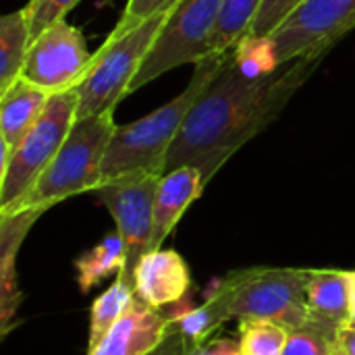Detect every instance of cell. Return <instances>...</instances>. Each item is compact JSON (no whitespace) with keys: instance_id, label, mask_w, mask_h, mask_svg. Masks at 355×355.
<instances>
[{"instance_id":"1","label":"cell","mask_w":355,"mask_h":355,"mask_svg":"<svg viewBox=\"0 0 355 355\" xmlns=\"http://www.w3.org/2000/svg\"><path fill=\"white\" fill-rule=\"evenodd\" d=\"M324 56H304L270 75L252 77L235 64L231 52L191 106L168 150L166 171L193 166L208 185L233 154L283 112Z\"/></svg>"},{"instance_id":"2","label":"cell","mask_w":355,"mask_h":355,"mask_svg":"<svg viewBox=\"0 0 355 355\" xmlns=\"http://www.w3.org/2000/svg\"><path fill=\"white\" fill-rule=\"evenodd\" d=\"M229 54L231 52L210 54L196 62L189 85L177 98L133 123L116 125L102 162V179L110 181L129 173H152L162 177L166 171L168 150L175 144L191 106L210 79L223 69Z\"/></svg>"},{"instance_id":"3","label":"cell","mask_w":355,"mask_h":355,"mask_svg":"<svg viewBox=\"0 0 355 355\" xmlns=\"http://www.w3.org/2000/svg\"><path fill=\"white\" fill-rule=\"evenodd\" d=\"M114 112L92 114L77 119L71 127L64 144L40 175L35 185L10 208L0 210V214L29 210V208H52L54 204L85 193L96 191L102 185V162L116 129Z\"/></svg>"},{"instance_id":"4","label":"cell","mask_w":355,"mask_h":355,"mask_svg":"<svg viewBox=\"0 0 355 355\" xmlns=\"http://www.w3.org/2000/svg\"><path fill=\"white\" fill-rule=\"evenodd\" d=\"M306 268L252 266L229 272L212 291L229 318L262 320L297 331L310 320Z\"/></svg>"},{"instance_id":"5","label":"cell","mask_w":355,"mask_h":355,"mask_svg":"<svg viewBox=\"0 0 355 355\" xmlns=\"http://www.w3.org/2000/svg\"><path fill=\"white\" fill-rule=\"evenodd\" d=\"M173 6L139 21L125 31H112L104 46L94 52V60L83 81L75 87L79 98L77 119L114 112L119 102L131 94V83Z\"/></svg>"},{"instance_id":"6","label":"cell","mask_w":355,"mask_h":355,"mask_svg":"<svg viewBox=\"0 0 355 355\" xmlns=\"http://www.w3.org/2000/svg\"><path fill=\"white\" fill-rule=\"evenodd\" d=\"M77 89L52 94L42 116L12 148L0 146V210L17 204L40 179L77 121Z\"/></svg>"},{"instance_id":"7","label":"cell","mask_w":355,"mask_h":355,"mask_svg":"<svg viewBox=\"0 0 355 355\" xmlns=\"http://www.w3.org/2000/svg\"><path fill=\"white\" fill-rule=\"evenodd\" d=\"M223 2L225 0H179L148 50L131 83V92L181 64H196L210 56Z\"/></svg>"},{"instance_id":"8","label":"cell","mask_w":355,"mask_h":355,"mask_svg":"<svg viewBox=\"0 0 355 355\" xmlns=\"http://www.w3.org/2000/svg\"><path fill=\"white\" fill-rule=\"evenodd\" d=\"M160 175L129 173L104 181L94 193L110 212L116 231L125 241V268L121 277L135 289V268L150 252L154 202Z\"/></svg>"},{"instance_id":"9","label":"cell","mask_w":355,"mask_h":355,"mask_svg":"<svg viewBox=\"0 0 355 355\" xmlns=\"http://www.w3.org/2000/svg\"><path fill=\"white\" fill-rule=\"evenodd\" d=\"M355 29V0H306L270 35L281 67L304 58L329 54L331 48Z\"/></svg>"},{"instance_id":"10","label":"cell","mask_w":355,"mask_h":355,"mask_svg":"<svg viewBox=\"0 0 355 355\" xmlns=\"http://www.w3.org/2000/svg\"><path fill=\"white\" fill-rule=\"evenodd\" d=\"M92 60L94 54L83 33L67 19H60L31 40L21 77L48 94H58L77 87Z\"/></svg>"},{"instance_id":"11","label":"cell","mask_w":355,"mask_h":355,"mask_svg":"<svg viewBox=\"0 0 355 355\" xmlns=\"http://www.w3.org/2000/svg\"><path fill=\"white\" fill-rule=\"evenodd\" d=\"M173 331L171 316H162L156 308L135 295L127 312L96 347L87 349V355H150Z\"/></svg>"},{"instance_id":"12","label":"cell","mask_w":355,"mask_h":355,"mask_svg":"<svg viewBox=\"0 0 355 355\" xmlns=\"http://www.w3.org/2000/svg\"><path fill=\"white\" fill-rule=\"evenodd\" d=\"M133 283L135 295L148 306L160 310L183 300L191 285V272L181 254L160 248L141 258Z\"/></svg>"},{"instance_id":"13","label":"cell","mask_w":355,"mask_h":355,"mask_svg":"<svg viewBox=\"0 0 355 355\" xmlns=\"http://www.w3.org/2000/svg\"><path fill=\"white\" fill-rule=\"evenodd\" d=\"M204 177L193 166H179L160 177L154 202L150 252L162 248L164 239L171 235L185 210L204 193Z\"/></svg>"},{"instance_id":"14","label":"cell","mask_w":355,"mask_h":355,"mask_svg":"<svg viewBox=\"0 0 355 355\" xmlns=\"http://www.w3.org/2000/svg\"><path fill=\"white\" fill-rule=\"evenodd\" d=\"M44 208H29L19 212L0 214V327L2 337L15 327L17 308L21 302V293L17 287V254L27 237L33 223L44 214Z\"/></svg>"},{"instance_id":"15","label":"cell","mask_w":355,"mask_h":355,"mask_svg":"<svg viewBox=\"0 0 355 355\" xmlns=\"http://www.w3.org/2000/svg\"><path fill=\"white\" fill-rule=\"evenodd\" d=\"M308 324H314L329 335L345 327L349 316V272L347 270H308L306 285Z\"/></svg>"},{"instance_id":"16","label":"cell","mask_w":355,"mask_h":355,"mask_svg":"<svg viewBox=\"0 0 355 355\" xmlns=\"http://www.w3.org/2000/svg\"><path fill=\"white\" fill-rule=\"evenodd\" d=\"M50 96L25 77H17L0 92V146L12 150L37 123Z\"/></svg>"},{"instance_id":"17","label":"cell","mask_w":355,"mask_h":355,"mask_svg":"<svg viewBox=\"0 0 355 355\" xmlns=\"http://www.w3.org/2000/svg\"><path fill=\"white\" fill-rule=\"evenodd\" d=\"M79 291L87 293L108 277H119L125 268V241L119 231L104 235V239L75 260Z\"/></svg>"},{"instance_id":"18","label":"cell","mask_w":355,"mask_h":355,"mask_svg":"<svg viewBox=\"0 0 355 355\" xmlns=\"http://www.w3.org/2000/svg\"><path fill=\"white\" fill-rule=\"evenodd\" d=\"M31 44V29L25 6L0 19V92H4L17 77H21L27 50Z\"/></svg>"},{"instance_id":"19","label":"cell","mask_w":355,"mask_h":355,"mask_svg":"<svg viewBox=\"0 0 355 355\" xmlns=\"http://www.w3.org/2000/svg\"><path fill=\"white\" fill-rule=\"evenodd\" d=\"M133 300H135V289L121 275L114 277V283L102 295H98L96 302L92 304L87 349L96 347L104 339V335L127 312V308L131 306Z\"/></svg>"},{"instance_id":"20","label":"cell","mask_w":355,"mask_h":355,"mask_svg":"<svg viewBox=\"0 0 355 355\" xmlns=\"http://www.w3.org/2000/svg\"><path fill=\"white\" fill-rule=\"evenodd\" d=\"M227 320H231V318L227 316L225 308L220 306V302L212 293L208 295V300L202 306L189 308V310H183V312L171 316L173 329L179 331L181 335H185L198 347L206 345L212 339V335Z\"/></svg>"},{"instance_id":"21","label":"cell","mask_w":355,"mask_h":355,"mask_svg":"<svg viewBox=\"0 0 355 355\" xmlns=\"http://www.w3.org/2000/svg\"><path fill=\"white\" fill-rule=\"evenodd\" d=\"M262 0H225L220 21L214 35L212 54H225L235 48V44L245 37L254 25Z\"/></svg>"},{"instance_id":"22","label":"cell","mask_w":355,"mask_h":355,"mask_svg":"<svg viewBox=\"0 0 355 355\" xmlns=\"http://www.w3.org/2000/svg\"><path fill=\"white\" fill-rule=\"evenodd\" d=\"M233 52V60L235 64L252 75V77H260V75H270L275 71L281 69V62L277 58L275 52V44L270 40V35H245L241 37Z\"/></svg>"},{"instance_id":"23","label":"cell","mask_w":355,"mask_h":355,"mask_svg":"<svg viewBox=\"0 0 355 355\" xmlns=\"http://www.w3.org/2000/svg\"><path fill=\"white\" fill-rule=\"evenodd\" d=\"M289 331L262 320L239 322V349L241 355H283Z\"/></svg>"},{"instance_id":"24","label":"cell","mask_w":355,"mask_h":355,"mask_svg":"<svg viewBox=\"0 0 355 355\" xmlns=\"http://www.w3.org/2000/svg\"><path fill=\"white\" fill-rule=\"evenodd\" d=\"M283 355H335V335L306 324L304 329L291 331Z\"/></svg>"},{"instance_id":"25","label":"cell","mask_w":355,"mask_h":355,"mask_svg":"<svg viewBox=\"0 0 355 355\" xmlns=\"http://www.w3.org/2000/svg\"><path fill=\"white\" fill-rule=\"evenodd\" d=\"M81 0H29L25 6L27 19H29V29H31V40L40 35L46 27L52 23L67 19V15L79 4Z\"/></svg>"},{"instance_id":"26","label":"cell","mask_w":355,"mask_h":355,"mask_svg":"<svg viewBox=\"0 0 355 355\" xmlns=\"http://www.w3.org/2000/svg\"><path fill=\"white\" fill-rule=\"evenodd\" d=\"M306 0H262L250 35H272Z\"/></svg>"},{"instance_id":"27","label":"cell","mask_w":355,"mask_h":355,"mask_svg":"<svg viewBox=\"0 0 355 355\" xmlns=\"http://www.w3.org/2000/svg\"><path fill=\"white\" fill-rule=\"evenodd\" d=\"M179 0H127L123 17L119 19V23L114 25L112 31H125L133 25H137L144 19H150L152 15L177 4Z\"/></svg>"},{"instance_id":"28","label":"cell","mask_w":355,"mask_h":355,"mask_svg":"<svg viewBox=\"0 0 355 355\" xmlns=\"http://www.w3.org/2000/svg\"><path fill=\"white\" fill-rule=\"evenodd\" d=\"M200 347L196 343H191L185 335H181L179 331H173L168 335V339L150 355H193Z\"/></svg>"},{"instance_id":"29","label":"cell","mask_w":355,"mask_h":355,"mask_svg":"<svg viewBox=\"0 0 355 355\" xmlns=\"http://www.w3.org/2000/svg\"><path fill=\"white\" fill-rule=\"evenodd\" d=\"M193 355H241L239 341L233 339H214L202 345Z\"/></svg>"},{"instance_id":"30","label":"cell","mask_w":355,"mask_h":355,"mask_svg":"<svg viewBox=\"0 0 355 355\" xmlns=\"http://www.w3.org/2000/svg\"><path fill=\"white\" fill-rule=\"evenodd\" d=\"M335 355H355V329L341 327L335 337Z\"/></svg>"},{"instance_id":"31","label":"cell","mask_w":355,"mask_h":355,"mask_svg":"<svg viewBox=\"0 0 355 355\" xmlns=\"http://www.w3.org/2000/svg\"><path fill=\"white\" fill-rule=\"evenodd\" d=\"M347 272H349V316H347L345 327L355 329V272L354 270H347Z\"/></svg>"}]
</instances>
